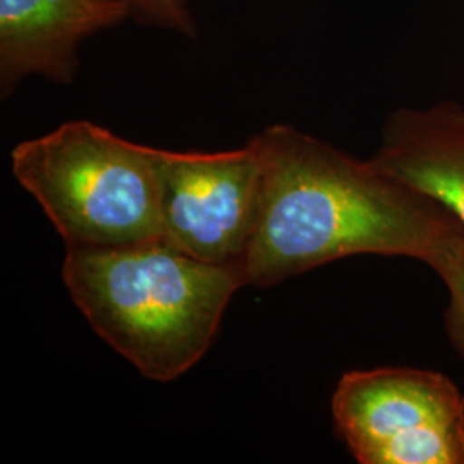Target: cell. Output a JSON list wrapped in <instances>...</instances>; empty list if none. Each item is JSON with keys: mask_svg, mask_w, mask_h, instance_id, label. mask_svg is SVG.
<instances>
[{"mask_svg": "<svg viewBox=\"0 0 464 464\" xmlns=\"http://www.w3.org/2000/svg\"><path fill=\"white\" fill-rule=\"evenodd\" d=\"M264 157L256 227L239 264L245 285L270 287L354 255L440 253L463 224L439 201L289 124L255 136Z\"/></svg>", "mask_w": 464, "mask_h": 464, "instance_id": "obj_1", "label": "cell"}, {"mask_svg": "<svg viewBox=\"0 0 464 464\" xmlns=\"http://www.w3.org/2000/svg\"><path fill=\"white\" fill-rule=\"evenodd\" d=\"M63 281L92 329L136 370L172 382L210 349L237 266L203 262L164 237L116 248H66Z\"/></svg>", "mask_w": 464, "mask_h": 464, "instance_id": "obj_2", "label": "cell"}, {"mask_svg": "<svg viewBox=\"0 0 464 464\" xmlns=\"http://www.w3.org/2000/svg\"><path fill=\"white\" fill-rule=\"evenodd\" d=\"M157 149L71 121L11 151L21 184L66 248H116L162 237Z\"/></svg>", "mask_w": 464, "mask_h": 464, "instance_id": "obj_3", "label": "cell"}, {"mask_svg": "<svg viewBox=\"0 0 464 464\" xmlns=\"http://www.w3.org/2000/svg\"><path fill=\"white\" fill-rule=\"evenodd\" d=\"M332 418L360 464H464V394L440 372H348L334 391Z\"/></svg>", "mask_w": 464, "mask_h": 464, "instance_id": "obj_4", "label": "cell"}, {"mask_svg": "<svg viewBox=\"0 0 464 464\" xmlns=\"http://www.w3.org/2000/svg\"><path fill=\"white\" fill-rule=\"evenodd\" d=\"M162 237L218 266L241 264L262 203L264 157L255 136L229 151L157 149Z\"/></svg>", "mask_w": 464, "mask_h": 464, "instance_id": "obj_5", "label": "cell"}, {"mask_svg": "<svg viewBox=\"0 0 464 464\" xmlns=\"http://www.w3.org/2000/svg\"><path fill=\"white\" fill-rule=\"evenodd\" d=\"M131 19L114 0H0V90L30 76L74 82L84 42Z\"/></svg>", "mask_w": 464, "mask_h": 464, "instance_id": "obj_6", "label": "cell"}, {"mask_svg": "<svg viewBox=\"0 0 464 464\" xmlns=\"http://www.w3.org/2000/svg\"><path fill=\"white\" fill-rule=\"evenodd\" d=\"M372 164L448 208L464 227V107H401L382 128Z\"/></svg>", "mask_w": 464, "mask_h": 464, "instance_id": "obj_7", "label": "cell"}, {"mask_svg": "<svg viewBox=\"0 0 464 464\" xmlns=\"http://www.w3.org/2000/svg\"><path fill=\"white\" fill-rule=\"evenodd\" d=\"M429 266L448 289L444 329L450 346L464 362V227L449 239Z\"/></svg>", "mask_w": 464, "mask_h": 464, "instance_id": "obj_8", "label": "cell"}, {"mask_svg": "<svg viewBox=\"0 0 464 464\" xmlns=\"http://www.w3.org/2000/svg\"><path fill=\"white\" fill-rule=\"evenodd\" d=\"M122 4L138 24L166 30L188 38L197 36L189 0H114Z\"/></svg>", "mask_w": 464, "mask_h": 464, "instance_id": "obj_9", "label": "cell"}]
</instances>
